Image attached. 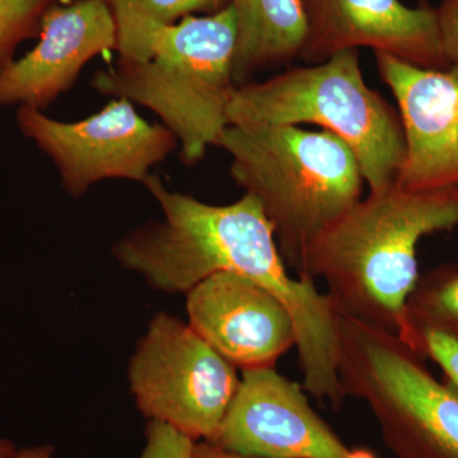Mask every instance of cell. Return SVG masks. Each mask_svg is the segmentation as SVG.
I'll list each match as a JSON object with an SVG mask.
<instances>
[{"label": "cell", "instance_id": "17", "mask_svg": "<svg viewBox=\"0 0 458 458\" xmlns=\"http://www.w3.org/2000/svg\"><path fill=\"white\" fill-rule=\"evenodd\" d=\"M53 0H0V71L13 62L21 42L40 35L41 20Z\"/></svg>", "mask_w": 458, "mask_h": 458}, {"label": "cell", "instance_id": "24", "mask_svg": "<svg viewBox=\"0 0 458 458\" xmlns=\"http://www.w3.org/2000/svg\"><path fill=\"white\" fill-rule=\"evenodd\" d=\"M53 2H55V0H53Z\"/></svg>", "mask_w": 458, "mask_h": 458}, {"label": "cell", "instance_id": "5", "mask_svg": "<svg viewBox=\"0 0 458 458\" xmlns=\"http://www.w3.org/2000/svg\"><path fill=\"white\" fill-rule=\"evenodd\" d=\"M227 119L237 126H321L351 148L369 192L390 188L405 157L400 114L364 82L355 49L237 87Z\"/></svg>", "mask_w": 458, "mask_h": 458}, {"label": "cell", "instance_id": "19", "mask_svg": "<svg viewBox=\"0 0 458 458\" xmlns=\"http://www.w3.org/2000/svg\"><path fill=\"white\" fill-rule=\"evenodd\" d=\"M146 438L140 458H194V439L162 421L149 420Z\"/></svg>", "mask_w": 458, "mask_h": 458}, {"label": "cell", "instance_id": "10", "mask_svg": "<svg viewBox=\"0 0 458 458\" xmlns=\"http://www.w3.org/2000/svg\"><path fill=\"white\" fill-rule=\"evenodd\" d=\"M399 106L405 157L394 183L410 191L458 186V64L424 69L375 51Z\"/></svg>", "mask_w": 458, "mask_h": 458}, {"label": "cell", "instance_id": "13", "mask_svg": "<svg viewBox=\"0 0 458 458\" xmlns=\"http://www.w3.org/2000/svg\"><path fill=\"white\" fill-rule=\"evenodd\" d=\"M116 45L107 0L53 3L42 17L38 45L0 71V106H49L72 89L87 63Z\"/></svg>", "mask_w": 458, "mask_h": 458}, {"label": "cell", "instance_id": "18", "mask_svg": "<svg viewBox=\"0 0 458 458\" xmlns=\"http://www.w3.org/2000/svg\"><path fill=\"white\" fill-rule=\"evenodd\" d=\"M114 17H138L153 22H179L198 13L214 14L227 7L231 0H107Z\"/></svg>", "mask_w": 458, "mask_h": 458}, {"label": "cell", "instance_id": "16", "mask_svg": "<svg viewBox=\"0 0 458 458\" xmlns=\"http://www.w3.org/2000/svg\"><path fill=\"white\" fill-rule=\"evenodd\" d=\"M408 311L458 327V267L442 265L420 276L410 295Z\"/></svg>", "mask_w": 458, "mask_h": 458}, {"label": "cell", "instance_id": "1", "mask_svg": "<svg viewBox=\"0 0 458 458\" xmlns=\"http://www.w3.org/2000/svg\"><path fill=\"white\" fill-rule=\"evenodd\" d=\"M165 218L117 241L113 254L125 269L167 293H188L216 273L255 280L284 304L297 333L303 378L311 384L336 375L342 311L310 278H293L276 232L258 199L245 194L228 205H210L171 191L150 174L143 183Z\"/></svg>", "mask_w": 458, "mask_h": 458}, {"label": "cell", "instance_id": "2", "mask_svg": "<svg viewBox=\"0 0 458 458\" xmlns=\"http://www.w3.org/2000/svg\"><path fill=\"white\" fill-rule=\"evenodd\" d=\"M119 63L99 72L102 95L149 108L179 140L181 158L195 165L228 126L237 17L232 3L208 16L176 23L114 17Z\"/></svg>", "mask_w": 458, "mask_h": 458}, {"label": "cell", "instance_id": "23", "mask_svg": "<svg viewBox=\"0 0 458 458\" xmlns=\"http://www.w3.org/2000/svg\"><path fill=\"white\" fill-rule=\"evenodd\" d=\"M17 451L16 445L13 442L0 438V458H13Z\"/></svg>", "mask_w": 458, "mask_h": 458}, {"label": "cell", "instance_id": "21", "mask_svg": "<svg viewBox=\"0 0 458 458\" xmlns=\"http://www.w3.org/2000/svg\"><path fill=\"white\" fill-rule=\"evenodd\" d=\"M194 458H259L242 456V454H233L223 450L218 445H212V443L203 442L195 445Z\"/></svg>", "mask_w": 458, "mask_h": 458}, {"label": "cell", "instance_id": "3", "mask_svg": "<svg viewBox=\"0 0 458 458\" xmlns=\"http://www.w3.org/2000/svg\"><path fill=\"white\" fill-rule=\"evenodd\" d=\"M458 227V186L396 183L352 205L304 252L298 276L322 279L342 313L399 337L419 278L421 238Z\"/></svg>", "mask_w": 458, "mask_h": 458}, {"label": "cell", "instance_id": "20", "mask_svg": "<svg viewBox=\"0 0 458 458\" xmlns=\"http://www.w3.org/2000/svg\"><path fill=\"white\" fill-rule=\"evenodd\" d=\"M436 11L443 54L450 65L458 64V0H442Z\"/></svg>", "mask_w": 458, "mask_h": 458}, {"label": "cell", "instance_id": "12", "mask_svg": "<svg viewBox=\"0 0 458 458\" xmlns=\"http://www.w3.org/2000/svg\"><path fill=\"white\" fill-rule=\"evenodd\" d=\"M189 325L237 369H276L297 345L291 313L255 280L216 273L188 292Z\"/></svg>", "mask_w": 458, "mask_h": 458}, {"label": "cell", "instance_id": "4", "mask_svg": "<svg viewBox=\"0 0 458 458\" xmlns=\"http://www.w3.org/2000/svg\"><path fill=\"white\" fill-rule=\"evenodd\" d=\"M216 147L231 157L234 182L258 199L283 259L297 273L307 249L361 199L360 165L333 132L228 125Z\"/></svg>", "mask_w": 458, "mask_h": 458}, {"label": "cell", "instance_id": "22", "mask_svg": "<svg viewBox=\"0 0 458 458\" xmlns=\"http://www.w3.org/2000/svg\"><path fill=\"white\" fill-rule=\"evenodd\" d=\"M13 458H55V450L49 445H36L17 451Z\"/></svg>", "mask_w": 458, "mask_h": 458}, {"label": "cell", "instance_id": "11", "mask_svg": "<svg viewBox=\"0 0 458 458\" xmlns=\"http://www.w3.org/2000/svg\"><path fill=\"white\" fill-rule=\"evenodd\" d=\"M301 59L318 64L344 50L370 47L424 69H445L437 11L400 0H302Z\"/></svg>", "mask_w": 458, "mask_h": 458}, {"label": "cell", "instance_id": "15", "mask_svg": "<svg viewBox=\"0 0 458 458\" xmlns=\"http://www.w3.org/2000/svg\"><path fill=\"white\" fill-rule=\"evenodd\" d=\"M400 339L426 360L438 364L445 379L458 391V327L408 311L405 333Z\"/></svg>", "mask_w": 458, "mask_h": 458}, {"label": "cell", "instance_id": "8", "mask_svg": "<svg viewBox=\"0 0 458 458\" xmlns=\"http://www.w3.org/2000/svg\"><path fill=\"white\" fill-rule=\"evenodd\" d=\"M16 119L22 134L53 159L63 188L74 198L104 180L144 183L179 147L170 129L148 123L123 98L80 122H59L27 106L18 108Z\"/></svg>", "mask_w": 458, "mask_h": 458}, {"label": "cell", "instance_id": "9", "mask_svg": "<svg viewBox=\"0 0 458 458\" xmlns=\"http://www.w3.org/2000/svg\"><path fill=\"white\" fill-rule=\"evenodd\" d=\"M212 445L259 458H377L344 445L310 405L303 387L276 369L243 372Z\"/></svg>", "mask_w": 458, "mask_h": 458}, {"label": "cell", "instance_id": "7", "mask_svg": "<svg viewBox=\"0 0 458 458\" xmlns=\"http://www.w3.org/2000/svg\"><path fill=\"white\" fill-rule=\"evenodd\" d=\"M129 384L144 417L216 443L241 378L189 324L161 312L132 355Z\"/></svg>", "mask_w": 458, "mask_h": 458}, {"label": "cell", "instance_id": "14", "mask_svg": "<svg viewBox=\"0 0 458 458\" xmlns=\"http://www.w3.org/2000/svg\"><path fill=\"white\" fill-rule=\"evenodd\" d=\"M236 11V87L264 69L300 57L306 38L302 0H231Z\"/></svg>", "mask_w": 458, "mask_h": 458}, {"label": "cell", "instance_id": "6", "mask_svg": "<svg viewBox=\"0 0 458 458\" xmlns=\"http://www.w3.org/2000/svg\"><path fill=\"white\" fill-rule=\"evenodd\" d=\"M339 369L345 396L369 403L397 458H458V391L399 336L342 313Z\"/></svg>", "mask_w": 458, "mask_h": 458}]
</instances>
